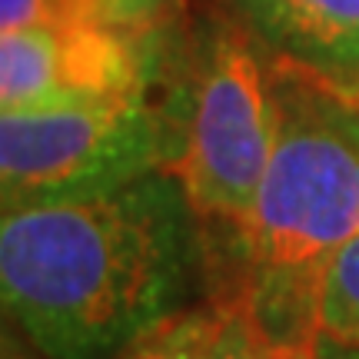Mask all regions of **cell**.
<instances>
[{
    "label": "cell",
    "instance_id": "obj_8",
    "mask_svg": "<svg viewBox=\"0 0 359 359\" xmlns=\"http://www.w3.org/2000/svg\"><path fill=\"white\" fill-rule=\"evenodd\" d=\"M147 11V0H0L4 30L24 27H77V24H114Z\"/></svg>",
    "mask_w": 359,
    "mask_h": 359
},
{
    "label": "cell",
    "instance_id": "obj_3",
    "mask_svg": "<svg viewBox=\"0 0 359 359\" xmlns=\"http://www.w3.org/2000/svg\"><path fill=\"white\" fill-rule=\"evenodd\" d=\"M273 130L269 70L243 34H219L196 70L190 107L163 160L203 226H246L269 167Z\"/></svg>",
    "mask_w": 359,
    "mask_h": 359
},
{
    "label": "cell",
    "instance_id": "obj_6",
    "mask_svg": "<svg viewBox=\"0 0 359 359\" xmlns=\"http://www.w3.org/2000/svg\"><path fill=\"white\" fill-rule=\"evenodd\" d=\"M316 330L326 346L359 349V233L339 246L323 269Z\"/></svg>",
    "mask_w": 359,
    "mask_h": 359
},
{
    "label": "cell",
    "instance_id": "obj_5",
    "mask_svg": "<svg viewBox=\"0 0 359 359\" xmlns=\"http://www.w3.org/2000/svg\"><path fill=\"white\" fill-rule=\"evenodd\" d=\"M276 60L359 107V0H233Z\"/></svg>",
    "mask_w": 359,
    "mask_h": 359
},
{
    "label": "cell",
    "instance_id": "obj_9",
    "mask_svg": "<svg viewBox=\"0 0 359 359\" xmlns=\"http://www.w3.org/2000/svg\"><path fill=\"white\" fill-rule=\"evenodd\" d=\"M219 306H223V326L206 359H280V339L269 333L250 303L233 299Z\"/></svg>",
    "mask_w": 359,
    "mask_h": 359
},
{
    "label": "cell",
    "instance_id": "obj_4",
    "mask_svg": "<svg viewBox=\"0 0 359 359\" xmlns=\"http://www.w3.org/2000/svg\"><path fill=\"white\" fill-rule=\"evenodd\" d=\"M167 130L143 93L11 110L0 120L4 210L123 187L163 170Z\"/></svg>",
    "mask_w": 359,
    "mask_h": 359
},
{
    "label": "cell",
    "instance_id": "obj_1",
    "mask_svg": "<svg viewBox=\"0 0 359 359\" xmlns=\"http://www.w3.org/2000/svg\"><path fill=\"white\" fill-rule=\"evenodd\" d=\"M206 280L203 226L167 170L4 210L0 290L47 359H116Z\"/></svg>",
    "mask_w": 359,
    "mask_h": 359
},
{
    "label": "cell",
    "instance_id": "obj_7",
    "mask_svg": "<svg viewBox=\"0 0 359 359\" xmlns=\"http://www.w3.org/2000/svg\"><path fill=\"white\" fill-rule=\"evenodd\" d=\"M223 326V306L206 299L156 323L116 359H206Z\"/></svg>",
    "mask_w": 359,
    "mask_h": 359
},
{
    "label": "cell",
    "instance_id": "obj_2",
    "mask_svg": "<svg viewBox=\"0 0 359 359\" xmlns=\"http://www.w3.org/2000/svg\"><path fill=\"white\" fill-rule=\"evenodd\" d=\"M273 154L240 230L203 226L206 299H243L280 343L316 330L323 269L359 233V107L273 60Z\"/></svg>",
    "mask_w": 359,
    "mask_h": 359
},
{
    "label": "cell",
    "instance_id": "obj_11",
    "mask_svg": "<svg viewBox=\"0 0 359 359\" xmlns=\"http://www.w3.org/2000/svg\"><path fill=\"white\" fill-rule=\"evenodd\" d=\"M326 359H359V349H339V346H326Z\"/></svg>",
    "mask_w": 359,
    "mask_h": 359
},
{
    "label": "cell",
    "instance_id": "obj_10",
    "mask_svg": "<svg viewBox=\"0 0 359 359\" xmlns=\"http://www.w3.org/2000/svg\"><path fill=\"white\" fill-rule=\"evenodd\" d=\"M280 359H326V343L320 333H306L299 339L280 343Z\"/></svg>",
    "mask_w": 359,
    "mask_h": 359
}]
</instances>
